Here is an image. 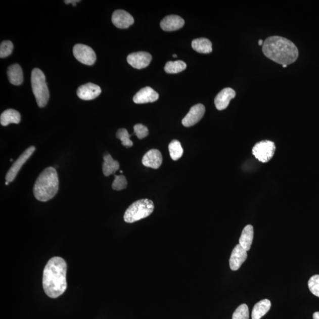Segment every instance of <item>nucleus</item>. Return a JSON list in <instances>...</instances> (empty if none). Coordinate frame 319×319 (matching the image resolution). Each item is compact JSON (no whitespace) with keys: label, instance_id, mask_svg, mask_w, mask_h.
I'll return each instance as SVG.
<instances>
[{"label":"nucleus","instance_id":"obj_1","mask_svg":"<svg viewBox=\"0 0 319 319\" xmlns=\"http://www.w3.org/2000/svg\"><path fill=\"white\" fill-rule=\"evenodd\" d=\"M67 264L61 257L49 259L45 265L43 276V287L47 295L56 299L62 295L67 289L66 282Z\"/></svg>","mask_w":319,"mask_h":319},{"label":"nucleus","instance_id":"obj_2","mask_svg":"<svg viewBox=\"0 0 319 319\" xmlns=\"http://www.w3.org/2000/svg\"><path fill=\"white\" fill-rule=\"evenodd\" d=\"M263 54L266 57L280 65H289L296 62L299 51L292 41L280 36H271L262 45Z\"/></svg>","mask_w":319,"mask_h":319},{"label":"nucleus","instance_id":"obj_3","mask_svg":"<svg viewBox=\"0 0 319 319\" xmlns=\"http://www.w3.org/2000/svg\"><path fill=\"white\" fill-rule=\"evenodd\" d=\"M59 178L55 168L49 167L40 174L33 188L34 197L40 202H47L57 195L59 190Z\"/></svg>","mask_w":319,"mask_h":319},{"label":"nucleus","instance_id":"obj_4","mask_svg":"<svg viewBox=\"0 0 319 319\" xmlns=\"http://www.w3.org/2000/svg\"><path fill=\"white\" fill-rule=\"evenodd\" d=\"M154 203L148 199H140L132 203L126 210L124 216L125 222L134 223L148 217L153 212Z\"/></svg>","mask_w":319,"mask_h":319},{"label":"nucleus","instance_id":"obj_5","mask_svg":"<svg viewBox=\"0 0 319 319\" xmlns=\"http://www.w3.org/2000/svg\"><path fill=\"white\" fill-rule=\"evenodd\" d=\"M31 87L38 106L42 108L47 105L49 91L45 82V77L40 69L34 68L31 76Z\"/></svg>","mask_w":319,"mask_h":319},{"label":"nucleus","instance_id":"obj_6","mask_svg":"<svg viewBox=\"0 0 319 319\" xmlns=\"http://www.w3.org/2000/svg\"><path fill=\"white\" fill-rule=\"evenodd\" d=\"M275 150V143L264 140L256 144L252 149V154L259 162L267 163L274 156Z\"/></svg>","mask_w":319,"mask_h":319},{"label":"nucleus","instance_id":"obj_7","mask_svg":"<svg viewBox=\"0 0 319 319\" xmlns=\"http://www.w3.org/2000/svg\"><path fill=\"white\" fill-rule=\"evenodd\" d=\"M73 55L80 63L86 65H93L97 60L96 53L88 45L77 44L73 49Z\"/></svg>","mask_w":319,"mask_h":319},{"label":"nucleus","instance_id":"obj_8","mask_svg":"<svg viewBox=\"0 0 319 319\" xmlns=\"http://www.w3.org/2000/svg\"><path fill=\"white\" fill-rule=\"evenodd\" d=\"M36 150L34 146H31L27 149L24 152L21 154V156L17 159L16 162L13 163L12 166L7 173L6 180L7 181L12 182L17 176L21 168L24 165L28 159L32 155L34 151Z\"/></svg>","mask_w":319,"mask_h":319},{"label":"nucleus","instance_id":"obj_9","mask_svg":"<svg viewBox=\"0 0 319 319\" xmlns=\"http://www.w3.org/2000/svg\"><path fill=\"white\" fill-rule=\"evenodd\" d=\"M205 113V107L202 104H198L191 107L190 111L182 120V124L186 127H190L197 124L201 120Z\"/></svg>","mask_w":319,"mask_h":319},{"label":"nucleus","instance_id":"obj_10","mask_svg":"<svg viewBox=\"0 0 319 319\" xmlns=\"http://www.w3.org/2000/svg\"><path fill=\"white\" fill-rule=\"evenodd\" d=\"M152 57L149 53L146 52H138L129 54L127 57V62L132 67L142 69L148 66Z\"/></svg>","mask_w":319,"mask_h":319},{"label":"nucleus","instance_id":"obj_11","mask_svg":"<svg viewBox=\"0 0 319 319\" xmlns=\"http://www.w3.org/2000/svg\"><path fill=\"white\" fill-rule=\"evenodd\" d=\"M101 93V87L93 83H87L80 86L77 90V96L80 99L85 101L94 100L99 96Z\"/></svg>","mask_w":319,"mask_h":319},{"label":"nucleus","instance_id":"obj_12","mask_svg":"<svg viewBox=\"0 0 319 319\" xmlns=\"http://www.w3.org/2000/svg\"><path fill=\"white\" fill-rule=\"evenodd\" d=\"M247 258V252L244 248L238 244L234 248L230 259V266L233 271L240 269L242 264Z\"/></svg>","mask_w":319,"mask_h":319},{"label":"nucleus","instance_id":"obj_13","mask_svg":"<svg viewBox=\"0 0 319 319\" xmlns=\"http://www.w3.org/2000/svg\"><path fill=\"white\" fill-rule=\"evenodd\" d=\"M112 22L120 29H127L134 23V20L130 14L124 10H118L113 13Z\"/></svg>","mask_w":319,"mask_h":319},{"label":"nucleus","instance_id":"obj_14","mask_svg":"<svg viewBox=\"0 0 319 319\" xmlns=\"http://www.w3.org/2000/svg\"><path fill=\"white\" fill-rule=\"evenodd\" d=\"M236 96V91L231 87H226L217 95L215 98V105L217 110L222 111L229 107L230 101Z\"/></svg>","mask_w":319,"mask_h":319},{"label":"nucleus","instance_id":"obj_15","mask_svg":"<svg viewBox=\"0 0 319 319\" xmlns=\"http://www.w3.org/2000/svg\"><path fill=\"white\" fill-rule=\"evenodd\" d=\"M159 95L155 90L153 89L152 87L147 86L143 87L136 93L133 101L135 104H146L149 103H154L159 99Z\"/></svg>","mask_w":319,"mask_h":319},{"label":"nucleus","instance_id":"obj_16","mask_svg":"<svg viewBox=\"0 0 319 319\" xmlns=\"http://www.w3.org/2000/svg\"><path fill=\"white\" fill-rule=\"evenodd\" d=\"M163 157L159 150L152 149L145 154L142 159V163L147 167L157 169L162 165Z\"/></svg>","mask_w":319,"mask_h":319},{"label":"nucleus","instance_id":"obj_17","mask_svg":"<svg viewBox=\"0 0 319 319\" xmlns=\"http://www.w3.org/2000/svg\"><path fill=\"white\" fill-rule=\"evenodd\" d=\"M185 24V21L181 17L170 15L164 17L160 23L162 29L166 31H172L181 29Z\"/></svg>","mask_w":319,"mask_h":319},{"label":"nucleus","instance_id":"obj_18","mask_svg":"<svg viewBox=\"0 0 319 319\" xmlns=\"http://www.w3.org/2000/svg\"><path fill=\"white\" fill-rule=\"evenodd\" d=\"M8 75L10 83L15 85H20L23 82L22 69L19 64L10 66L8 70Z\"/></svg>","mask_w":319,"mask_h":319},{"label":"nucleus","instance_id":"obj_19","mask_svg":"<svg viewBox=\"0 0 319 319\" xmlns=\"http://www.w3.org/2000/svg\"><path fill=\"white\" fill-rule=\"evenodd\" d=\"M271 306V301L268 299L259 301V302L255 304L253 310H252V319H260L270 309Z\"/></svg>","mask_w":319,"mask_h":319},{"label":"nucleus","instance_id":"obj_20","mask_svg":"<svg viewBox=\"0 0 319 319\" xmlns=\"http://www.w3.org/2000/svg\"><path fill=\"white\" fill-rule=\"evenodd\" d=\"M192 47L200 54H208L212 52L211 41L206 38H199L193 40Z\"/></svg>","mask_w":319,"mask_h":319},{"label":"nucleus","instance_id":"obj_21","mask_svg":"<svg viewBox=\"0 0 319 319\" xmlns=\"http://www.w3.org/2000/svg\"><path fill=\"white\" fill-rule=\"evenodd\" d=\"M119 169H120V164L118 161L114 160L110 154H105L103 164V171L105 176H109Z\"/></svg>","mask_w":319,"mask_h":319},{"label":"nucleus","instance_id":"obj_22","mask_svg":"<svg viewBox=\"0 0 319 319\" xmlns=\"http://www.w3.org/2000/svg\"><path fill=\"white\" fill-rule=\"evenodd\" d=\"M253 238V226L251 225H248L244 227L243 232H242L239 244L247 251L250 250Z\"/></svg>","mask_w":319,"mask_h":319},{"label":"nucleus","instance_id":"obj_23","mask_svg":"<svg viewBox=\"0 0 319 319\" xmlns=\"http://www.w3.org/2000/svg\"><path fill=\"white\" fill-rule=\"evenodd\" d=\"M21 120V115L18 111L9 109L5 111L0 117V122L3 126H8L10 124H19Z\"/></svg>","mask_w":319,"mask_h":319},{"label":"nucleus","instance_id":"obj_24","mask_svg":"<svg viewBox=\"0 0 319 319\" xmlns=\"http://www.w3.org/2000/svg\"><path fill=\"white\" fill-rule=\"evenodd\" d=\"M186 63L182 61H170L166 63L164 71L167 73H178L187 68Z\"/></svg>","mask_w":319,"mask_h":319},{"label":"nucleus","instance_id":"obj_25","mask_svg":"<svg viewBox=\"0 0 319 319\" xmlns=\"http://www.w3.org/2000/svg\"><path fill=\"white\" fill-rule=\"evenodd\" d=\"M169 150L171 159L176 161L180 159L184 154V149L178 140H174L169 144Z\"/></svg>","mask_w":319,"mask_h":319},{"label":"nucleus","instance_id":"obj_26","mask_svg":"<svg viewBox=\"0 0 319 319\" xmlns=\"http://www.w3.org/2000/svg\"><path fill=\"white\" fill-rule=\"evenodd\" d=\"M131 136L125 128L119 129L116 134L117 138L121 140L122 145L127 147L133 146V143L130 140Z\"/></svg>","mask_w":319,"mask_h":319},{"label":"nucleus","instance_id":"obj_27","mask_svg":"<svg viewBox=\"0 0 319 319\" xmlns=\"http://www.w3.org/2000/svg\"><path fill=\"white\" fill-rule=\"evenodd\" d=\"M249 309L247 304H243L238 307L233 315V319H249Z\"/></svg>","mask_w":319,"mask_h":319},{"label":"nucleus","instance_id":"obj_28","mask_svg":"<svg viewBox=\"0 0 319 319\" xmlns=\"http://www.w3.org/2000/svg\"><path fill=\"white\" fill-rule=\"evenodd\" d=\"M115 179L112 184V188L115 191H121L127 188V181L123 175H114Z\"/></svg>","mask_w":319,"mask_h":319},{"label":"nucleus","instance_id":"obj_29","mask_svg":"<svg viewBox=\"0 0 319 319\" xmlns=\"http://www.w3.org/2000/svg\"><path fill=\"white\" fill-rule=\"evenodd\" d=\"M13 49V44L12 41L5 40L2 42L0 45V57L5 58L11 55Z\"/></svg>","mask_w":319,"mask_h":319},{"label":"nucleus","instance_id":"obj_30","mask_svg":"<svg viewBox=\"0 0 319 319\" xmlns=\"http://www.w3.org/2000/svg\"><path fill=\"white\" fill-rule=\"evenodd\" d=\"M308 289L314 296L319 297V275H314L308 280Z\"/></svg>","mask_w":319,"mask_h":319},{"label":"nucleus","instance_id":"obj_31","mask_svg":"<svg viewBox=\"0 0 319 319\" xmlns=\"http://www.w3.org/2000/svg\"><path fill=\"white\" fill-rule=\"evenodd\" d=\"M134 134L138 136V139L142 140L146 138L149 135V129L146 126L142 124H136L134 126Z\"/></svg>","mask_w":319,"mask_h":319},{"label":"nucleus","instance_id":"obj_32","mask_svg":"<svg viewBox=\"0 0 319 319\" xmlns=\"http://www.w3.org/2000/svg\"><path fill=\"white\" fill-rule=\"evenodd\" d=\"M64 2L66 5L72 4L73 6H75L76 3L80 2V1L79 0H66Z\"/></svg>","mask_w":319,"mask_h":319},{"label":"nucleus","instance_id":"obj_33","mask_svg":"<svg viewBox=\"0 0 319 319\" xmlns=\"http://www.w3.org/2000/svg\"><path fill=\"white\" fill-rule=\"evenodd\" d=\"M313 319H319V311L315 312L313 315Z\"/></svg>","mask_w":319,"mask_h":319},{"label":"nucleus","instance_id":"obj_34","mask_svg":"<svg viewBox=\"0 0 319 319\" xmlns=\"http://www.w3.org/2000/svg\"><path fill=\"white\" fill-rule=\"evenodd\" d=\"M263 44H264V41H263L262 40H259L258 41V44H259V45H263Z\"/></svg>","mask_w":319,"mask_h":319},{"label":"nucleus","instance_id":"obj_35","mask_svg":"<svg viewBox=\"0 0 319 319\" xmlns=\"http://www.w3.org/2000/svg\"><path fill=\"white\" fill-rule=\"evenodd\" d=\"M173 57L174 58H176L177 57V55L176 54H174L173 55Z\"/></svg>","mask_w":319,"mask_h":319},{"label":"nucleus","instance_id":"obj_36","mask_svg":"<svg viewBox=\"0 0 319 319\" xmlns=\"http://www.w3.org/2000/svg\"><path fill=\"white\" fill-rule=\"evenodd\" d=\"M282 66H283V68H286L287 66V65H282Z\"/></svg>","mask_w":319,"mask_h":319},{"label":"nucleus","instance_id":"obj_37","mask_svg":"<svg viewBox=\"0 0 319 319\" xmlns=\"http://www.w3.org/2000/svg\"><path fill=\"white\" fill-rule=\"evenodd\" d=\"M9 182H8V181H6V185H9Z\"/></svg>","mask_w":319,"mask_h":319}]
</instances>
